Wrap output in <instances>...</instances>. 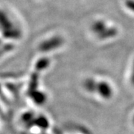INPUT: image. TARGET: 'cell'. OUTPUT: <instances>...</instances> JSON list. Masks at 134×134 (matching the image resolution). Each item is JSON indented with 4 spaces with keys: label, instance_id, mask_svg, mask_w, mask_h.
Segmentation results:
<instances>
[{
    "label": "cell",
    "instance_id": "1",
    "mask_svg": "<svg viewBox=\"0 0 134 134\" xmlns=\"http://www.w3.org/2000/svg\"><path fill=\"white\" fill-rule=\"evenodd\" d=\"M93 31L100 38H107L114 37L117 31L115 29H108L103 22H96L93 25Z\"/></svg>",
    "mask_w": 134,
    "mask_h": 134
}]
</instances>
